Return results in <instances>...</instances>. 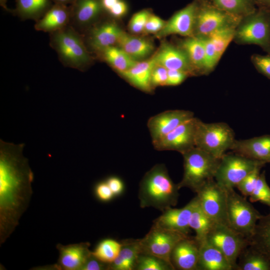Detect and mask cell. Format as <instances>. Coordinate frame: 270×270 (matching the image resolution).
<instances>
[{"instance_id":"obj_1","label":"cell","mask_w":270,"mask_h":270,"mask_svg":"<svg viewBox=\"0 0 270 270\" xmlns=\"http://www.w3.org/2000/svg\"><path fill=\"white\" fill-rule=\"evenodd\" d=\"M24 144L0 140V244L14 232L29 205L34 175L23 155Z\"/></svg>"},{"instance_id":"obj_2","label":"cell","mask_w":270,"mask_h":270,"mask_svg":"<svg viewBox=\"0 0 270 270\" xmlns=\"http://www.w3.org/2000/svg\"><path fill=\"white\" fill-rule=\"evenodd\" d=\"M178 184L174 182L162 164L148 170L139 184L138 198L142 208L152 207L162 212L176 205L179 197Z\"/></svg>"},{"instance_id":"obj_3","label":"cell","mask_w":270,"mask_h":270,"mask_svg":"<svg viewBox=\"0 0 270 270\" xmlns=\"http://www.w3.org/2000/svg\"><path fill=\"white\" fill-rule=\"evenodd\" d=\"M50 44L64 66L83 72L92 62L82 35L70 24L50 33Z\"/></svg>"},{"instance_id":"obj_4","label":"cell","mask_w":270,"mask_h":270,"mask_svg":"<svg viewBox=\"0 0 270 270\" xmlns=\"http://www.w3.org/2000/svg\"><path fill=\"white\" fill-rule=\"evenodd\" d=\"M184 174L178 188L197 190L206 182L214 179L220 158L194 146L182 154Z\"/></svg>"},{"instance_id":"obj_5","label":"cell","mask_w":270,"mask_h":270,"mask_svg":"<svg viewBox=\"0 0 270 270\" xmlns=\"http://www.w3.org/2000/svg\"><path fill=\"white\" fill-rule=\"evenodd\" d=\"M233 41L240 45H257L270 54V9L256 8L242 17L236 28Z\"/></svg>"},{"instance_id":"obj_6","label":"cell","mask_w":270,"mask_h":270,"mask_svg":"<svg viewBox=\"0 0 270 270\" xmlns=\"http://www.w3.org/2000/svg\"><path fill=\"white\" fill-rule=\"evenodd\" d=\"M233 130L225 122L206 123L198 119L196 146L220 158L235 141Z\"/></svg>"},{"instance_id":"obj_7","label":"cell","mask_w":270,"mask_h":270,"mask_svg":"<svg viewBox=\"0 0 270 270\" xmlns=\"http://www.w3.org/2000/svg\"><path fill=\"white\" fill-rule=\"evenodd\" d=\"M226 192L228 225L248 239L262 215L246 197L239 194L234 188L226 190Z\"/></svg>"},{"instance_id":"obj_8","label":"cell","mask_w":270,"mask_h":270,"mask_svg":"<svg viewBox=\"0 0 270 270\" xmlns=\"http://www.w3.org/2000/svg\"><path fill=\"white\" fill-rule=\"evenodd\" d=\"M265 164L233 152L226 153L220 158L214 179L226 190L234 188L256 168Z\"/></svg>"},{"instance_id":"obj_9","label":"cell","mask_w":270,"mask_h":270,"mask_svg":"<svg viewBox=\"0 0 270 270\" xmlns=\"http://www.w3.org/2000/svg\"><path fill=\"white\" fill-rule=\"evenodd\" d=\"M197 0L194 36L204 38L220 30L236 28L242 18L214 6L207 0Z\"/></svg>"},{"instance_id":"obj_10","label":"cell","mask_w":270,"mask_h":270,"mask_svg":"<svg viewBox=\"0 0 270 270\" xmlns=\"http://www.w3.org/2000/svg\"><path fill=\"white\" fill-rule=\"evenodd\" d=\"M206 241L218 249L226 258L234 270L242 251L249 245L248 238L238 233L228 224L214 223Z\"/></svg>"},{"instance_id":"obj_11","label":"cell","mask_w":270,"mask_h":270,"mask_svg":"<svg viewBox=\"0 0 270 270\" xmlns=\"http://www.w3.org/2000/svg\"><path fill=\"white\" fill-rule=\"evenodd\" d=\"M196 193L199 205L212 220L228 225L224 188L212 179L204 183Z\"/></svg>"},{"instance_id":"obj_12","label":"cell","mask_w":270,"mask_h":270,"mask_svg":"<svg viewBox=\"0 0 270 270\" xmlns=\"http://www.w3.org/2000/svg\"><path fill=\"white\" fill-rule=\"evenodd\" d=\"M188 236L152 224L148 233L138 239L141 252L152 254L170 262L172 252L182 239Z\"/></svg>"},{"instance_id":"obj_13","label":"cell","mask_w":270,"mask_h":270,"mask_svg":"<svg viewBox=\"0 0 270 270\" xmlns=\"http://www.w3.org/2000/svg\"><path fill=\"white\" fill-rule=\"evenodd\" d=\"M198 118L194 117L180 124L162 138L153 142L158 151L174 150L181 154L196 146V134Z\"/></svg>"},{"instance_id":"obj_14","label":"cell","mask_w":270,"mask_h":270,"mask_svg":"<svg viewBox=\"0 0 270 270\" xmlns=\"http://www.w3.org/2000/svg\"><path fill=\"white\" fill-rule=\"evenodd\" d=\"M123 30L112 20H102L82 34L90 52L98 54L110 46H116Z\"/></svg>"},{"instance_id":"obj_15","label":"cell","mask_w":270,"mask_h":270,"mask_svg":"<svg viewBox=\"0 0 270 270\" xmlns=\"http://www.w3.org/2000/svg\"><path fill=\"white\" fill-rule=\"evenodd\" d=\"M70 6V25L82 34L100 21L106 14L101 0H75Z\"/></svg>"},{"instance_id":"obj_16","label":"cell","mask_w":270,"mask_h":270,"mask_svg":"<svg viewBox=\"0 0 270 270\" xmlns=\"http://www.w3.org/2000/svg\"><path fill=\"white\" fill-rule=\"evenodd\" d=\"M194 117L190 110H166L149 118L147 126L152 143L162 138L183 122Z\"/></svg>"},{"instance_id":"obj_17","label":"cell","mask_w":270,"mask_h":270,"mask_svg":"<svg viewBox=\"0 0 270 270\" xmlns=\"http://www.w3.org/2000/svg\"><path fill=\"white\" fill-rule=\"evenodd\" d=\"M198 10V0H194L176 12L166 22L162 29L156 34L159 37L178 34L184 37L194 36Z\"/></svg>"},{"instance_id":"obj_18","label":"cell","mask_w":270,"mask_h":270,"mask_svg":"<svg viewBox=\"0 0 270 270\" xmlns=\"http://www.w3.org/2000/svg\"><path fill=\"white\" fill-rule=\"evenodd\" d=\"M196 197L192 199L182 208H170L154 221V225L162 228L176 231L188 236L190 231L189 224Z\"/></svg>"},{"instance_id":"obj_19","label":"cell","mask_w":270,"mask_h":270,"mask_svg":"<svg viewBox=\"0 0 270 270\" xmlns=\"http://www.w3.org/2000/svg\"><path fill=\"white\" fill-rule=\"evenodd\" d=\"M156 64L168 70H179L196 76L186 52L178 46L164 43L154 56Z\"/></svg>"},{"instance_id":"obj_20","label":"cell","mask_w":270,"mask_h":270,"mask_svg":"<svg viewBox=\"0 0 270 270\" xmlns=\"http://www.w3.org/2000/svg\"><path fill=\"white\" fill-rule=\"evenodd\" d=\"M200 244L194 237L188 236L174 248L170 261L175 270H197Z\"/></svg>"},{"instance_id":"obj_21","label":"cell","mask_w":270,"mask_h":270,"mask_svg":"<svg viewBox=\"0 0 270 270\" xmlns=\"http://www.w3.org/2000/svg\"><path fill=\"white\" fill-rule=\"evenodd\" d=\"M90 246L88 242L68 245L58 244L59 258L55 268L58 270H81L92 254Z\"/></svg>"},{"instance_id":"obj_22","label":"cell","mask_w":270,"mask_h":270,"mask_svg":"<svg viewBox=\"0 0 270 270\" xmlns=\"http://www.w3.org/2000/svg\"><path fill=\"white\" fill-rule=\"evenodd\" d=\"M230 150L246 158L267 163L270 158V134L236 140Z\"/></svg>"},{"instance_id":"obj_23","label":"cell","mask_w":270,"mask_h":270,"mask_svg":"<svg viewBox=\"0 0 270 270\" xmlns=\"http://www.w3.org/2000/svg\"><path fill=\"white\" fill-rule=\"evenodd\" d=\"M70 6L54 4L46 13L36 22L34 28L49 34L60 30L70 24Z\"/></svg>"},{"instance_id":"obj_24","label":"cell","mask_w":270,"mask_h":270,"mask_svg":"<svg viewBox=\"0 0 270 270\" xmlns=\"http://www.w3.org/2000/svg\"><path fill=\"white\" fill-rule=\"evenodd\" d=\"M156 64L153 56L148 60L138 62L132 68L119 75L134 87L150 93L154 89L151 84V74Z\"/></svg>"},{"instance_id":"obj_25","label":"cell","mask_w":270,"mask_h":270,"mask_svg":"<svg viewBox=\"0 0 270 270\" xmlns=\"http://www.w3.org/2000/svg\"><path fill=\"white\" fill-rule=\"evenodd\" d=\"M116 46L132 58L138 62L148 56L154 50L153 43L143 38L130 36L123 31Z\"/></svg>"},{"instance_id":"obj_26","label":"cell","mask_w":270,"mask_h":270,"mask_svg":"<svg viewBox=\"0 0 270 270\" xmlns=\"http://www.w3.org/2000/svg\"><path fill=\"white\" fill-rule=\"evenodd\" d=\"M197 270H234L226 256L206 241L200 244Z\"/></svg>"},{"instance_id":"obj_27","label":"cell","mask_w":270,"mask_h":270,"mask_svg":"<svg viewBox=\"0 0 270 270\" xmlns=\"http://www.w3.org/2000/svg\"><path fill=\"white\" fill-rule=\"evenodd\" d=\"M185 38L178 46L186 52L196 76L206 75L204 40L194 36Z\"/></svg>"},{"instance_id":"obj_28","label":"cell","mask_w":270,"mask_h":270,"mask_svg":"<svg viewBox=\"0 0 270 270\" xmlns=\"http://www.w3.org/2000/svg\"><path fill=\"white\" fill-rule=\"evenodd\" d=\"M52 0H16L11 13L22 20L40 19L53 5Z\"/></svg>"},{"instance_id":"obj_29","label":"cell","mask_w":270,"mask_h":270,"mask_svg":"<svg viewBox=\"0 0 270 270\" xmlns=\"http://www.w3.org/2000/svg\"><path fill=\"white\" fill-rule=\"evenodd\" d=\"M248 240L249 246L262 253L270 261V212L262 216Z\"/></svg>"},{"instance_id":"obj_30","label":"cell","mask_w":270,"mask_h":270,"mask_svg":"<svg viewBox=\"0 0 270 270\" xmlns=\"http://www.w3.org/2000/svg\"><path fill=\"white\" fill-rule=\"evenodd\" d=\"M141 252L139 240H126L116 258L110 264V270H133L138 254Z\"/></svg>"},{"instance_id":"obj_31","label":"cell","mask_w":270,"mask_h":270,"mask_svg":"<svg viewBox=\"0 0 270 270\" xmlns=\"http://www.w3.org/2000/svg\"><path fill=\"white\" fill-rule=\"evenodd\" d=\"M96 55L119 74L132 68L138 62L132 58L117 46L107 48Z\"/></svg>"},{"instance_id":"obj_32","label":"cell","mask_w":270,"mask_h":270,"mask_svg":"<svg viewBox=\"0 0 270 270\" xmlns=\"http://www.w3.org/2000/svg\"><path fill=\"white\" fill-rule=\"evenodd\" d=\"M236 270H270V261L248 246L238 256Z\"/></svg>"},{"instance_id":"obj_33","label":"cell","mask_w":270,"mask_h":270,"mask_svg":"<svg viewBox=\"0 0 270 270\" xmlns=\"http://www.w3.org/2000/svg\"><path fill=\"white\" fill-rule=\"evenodd\" d=\"M189 224L196 233L194 238L200 244L206 241V236L214 222L204 212L198 204L196 196Z\"/></svg>"},{"instance_id":"obj_34","label":"cell","mask_w":270,"mask_h":270,"mask_svg":"<svg viewBox=\"0 0 270 270\" xmlns=\"http://www.w3.org/2000/svg\"><path fill=\"white\" fill-rule=\"evenodd\" d=\"M214 6L239 18L254 12L256 0H207Z\"/></svg>"},{"instance_id":"obj_35","label":"cell","mask_w":270,"mask_h":270,"mask_svg":"<svg viewBox=\"0 0 270 270\" xmlns=\"http://www.w3.org/2000/svg\"><path fill=\"white\" fill-rule=\"evenodd\" d=\"M122 246V242L107 238L101 241L92 254L99 260L110 264L118 255Z\"/></svg>"},{"instance_id":"obj_36","label":"cell","mask_w":270,"mask_h":270,"mask_svg":"<svg viewBox=\"0 0 270 270\" xmlns=\"http://www.w3.org/2000/svg\"><path fill=\"white\" fill-rule=\"evenodd\" d=\"M135 270H174L172 262L148 254L140 252L137 258Z\"/></svg>"},{"instance_id":"obj_37","label":"cell","mask_w":270,"mask_h":270,"mask_svg":"<svg viewBox=\"0 0 270 270\" xmlns=\"http://www.w3.org/2000/svg\"><path fill=\"white\" fill-rule=\"evenodd\" d=\"M236 28H228L218 30L208 36L212 42L218 60L228 46L233 41Z\"/></svg>"},{"instance_id":"obj_38","label":"cell","mask_w":270,"mask_h":270,"mask_svg":"<svg viewBox=\"0 0 270 270\" xmlns=\"http://www.w3.org/2000/svg\"><path fill=\"white\" fill-rule=\"evenodd\" d=\"M249 198L250 202H259L270 208V187L266 182L264 172L260 174L256 187Z\"/></svg>"},{"instance_id":"obj_39","label":"cell","mask_w":270,"mask_h":270,"mask_svg":"<svg viewBox=\"0 0 270 270\" xmlns=\"http://www.w3.org/2000/svg\"><path fill=\"white\" fill-rule=\"evenodd\" d=\"M263 166H259L246 176L236 186L242 194L247 198L253 192L258 178L260 174V169Z\"/></svg>"},{"instance_id":"obj_40","label":"cell","mask_w":270,"mask_h":270,"mask_svg":"<svg viewBox=\"0 0 270 270\" xmlns=\"http://www.w3.org/2000/svg\"><path fill=\"white\" fill-rule=\"evenodd\" d=\"M152 14L150 10H141L134 14L128 24L130 31L134 34H139L144 31L146 22Z\"/></svg>"},{"instance_id":"obj_41","label":"cell","mask_w":270,"mask_h":270,"mask_svg":"<svg viewBox=\"0 0 270 270\" xmlns=\"http://www.w3.org/2000/svg\"><path fill=\"white\" fill-rule=\"evenodd\" d=\"M250 60L257 71L270 80V54H254L252 55Z\"/></svg>"},{"instance_id":"obj_42","label":"cell","mask_w":270,"mask_h":270,"mask_svg":"<svg viewBox=\"0 0 270 270\" xmlns=\"http://www.w3.org/2000/svg\"><path fill=\"white\" fill-rule=\"evenodd\" d=\"M168 70L164 66L156 64L151 74V84L152 88L166 86L168 79Z\"/></svg>"},{"instance_id":"obj_43","label":"cell","mask_w":270,"mask_h":270,"mask_svg":"<svg viewBox=\"0 0 270 270\" xmlns=\"http://www.w3.org/2000/svg\"><path fill=\"white\" fill-rule=\"evenodd\" d=\"M166 22L152 14L146 24L144 32L146 34H157L164 27Z\"/></svg>"},{"instance_id":"obj_44","label":"cell","mask_w":270,"mask_h":270,"mask_svg":"<svg viewBox=\"0 0 270 270\" xmlns=\"http://www.w3.org/2000/svg\"><path fill=\"white\" fill-rule=\"evenodd\" d=\"M188 76H190L187 73L181 70H168L166 86H176L179 85Z\"/></svg>"},{"instance_id":"obj_45","label":"cell","mask_w":270,"mask_h":270,"mask_svg":"<svg viewBox=\"0 0 270 270\" xmlns=\"http://www.w3.org/2000/svg\"><path fill=\"white\" fill-rule=\"evenodd\" d=\"M110 270V264L104 262L91 254L81 270Z\"/></svg>"},{"instance_id":"obj_46","label":"cell","mask_w":270,"mask_h":270,"mask_svg":"<svg viewBox=\"0 0 270 270\" xmlns=\"http://www.w3.org/2000/svg\"><path fill=\"white\" fill-rule=\"evenodd\" d=\"M95 191L98 198L104 202L110 200L114 196L106 181L98 184Z\"/></svg>"},{"instance_id":"obj_47","label":"cell","mask_w":270,"mask_h":270,"mask_svg":"<svg viewBox=\"0 0 270 270\" xmlns=\"http://www.w3.org/2000/svg\"><path fill=\"white\" fill-rule=\"evenodd\" d=\"M128 6L126 3L123 0H119L106 12L111 17L119 18L124 16L127 12Z\"/></svg>"},{"instance_id":"obj_48","label":"cell","mask_w":270,"mask_h":270,"mask_svg":"<svg viewBox=\"0 0 270 270\" xmlns=\"http://www.w3.org/2000/svg\"><path fill=\"white\" fill-rule=\"evenodd\" d=\"M106 182L114 196L120 194L123 191L124 183L119 178L115 176H110L107 178Z\"/></svg>"},{"instance_id":"obj_49","label":"cell","mask_w":270,"mask_h":270,"mask_svg":"<svg viewBox=\"0 0 270 270\" xmlns=\"http://www.w3.org/2000/svg\"><path fill=\"white\" fill-rule=\"evenodd\" d=\"M257 8H265L270 9V0H256Z\"/></svg>"},{"instance_id":"obj_50","label":"cell","mask_w":270,"mask_h":270,"mask_svg":"<svg viewBox=\"0 0 270 270\" xmlns=\"http://www.w3.org/2000/svg\"><path fill=\"white\" fill-rule=\"evenodd\" d=\"M75 0H52L54 4H64L66 6L71 5Z\"/></svg>"},{"instance_id":"obj_51","label":"cell","mask_w":270,"mask_h":270,"mask_svg":"<svg viewBox=\"0 0 270 270\" xmlns=\"http://www.w3.org/2000/svg\"><path fill=\"white\" fill-rule=\"evenodd\" d=\"M7 1L8 0H0V5L4 10L10 12L12 10L9 9L8 8L7 4H6Z\"/></svg>"},{"instance_id":"obj_52","label":"cell","mask_w":270,"mask_h":270,"mask_svg":"<svg viewBox=\"0 0 270 270\" xmlns=\"http://www.w3.org/2000/svg\"><path fill=\"white\" fill-rule=\"evenodd\" d=\"M268 162H270V159H269V160H268Z\"/></svg>"}]
</instances>
